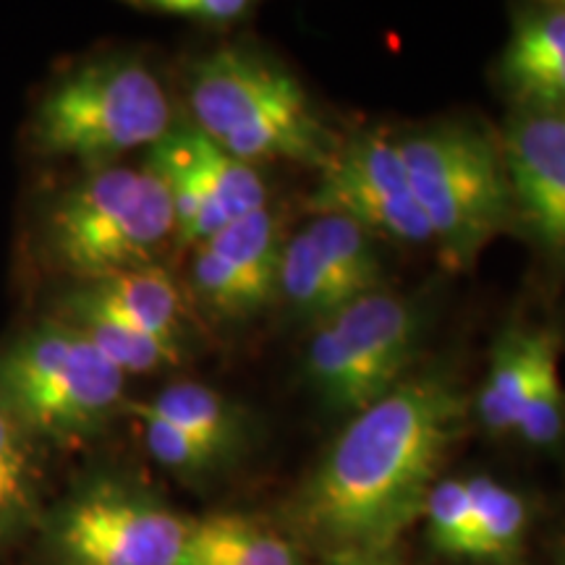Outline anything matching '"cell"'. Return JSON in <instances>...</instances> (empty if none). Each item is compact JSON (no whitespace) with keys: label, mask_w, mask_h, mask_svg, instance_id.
<instances>
[{"label":"cell","mask_w":565,"mask_h":565,"mask_svg":"<svg viewBox=\"0 0 565 565\" xmlns=\"http://www.w3.org/2000/svg\"><path fill=\"white\" fill-rule=\"evenodd\" d=\"M563 351L557 322H511L494 338L487 374L471 395V416L490 437H513L542 364Z\"/></svg>","instance_id":"14"},{"label":"cell","mask_w":565,"mask_h":565,"mask_svg":"<svg viewBox=\"0 0 565 565\" xmlns=\"http://www.w3.org/2000/svg\"><path fill=\"white\" fill-rule=\"evenodd\" d=\"M51 565H181L192 519L145 487L97 477L42 515Z\"/></svg>","instance_id":"8"},{"label":"cell","mask_w":565,"mask_h":565,"mask_svg":"<svg viewBox=\"0 0 565 565\" xmlns=\"http://www.w3.org/2000/svg\"><path fill=\"white\" fill-rule=\"evenodd\" d=\"M183 561L200 565H303L291 542L236 513L192 519Z\"/></svg>","instance_id":"19"},{"label":"cell","mask_w":565,"mask_h":565,"mask_svg":"<svg viewBox=\"0 0 565 565\" xmlns=\"http://www.w3.org/2000/svg\"><path fill=\"white\" fill-rule=\"evenodd\" d=\"M494 76L511 110L565 116V0L513 9Z\"/></svg>","instance_id":"13"},{"label":"cell","mask_w":565,"mask_h":565,"mask_svg":"<svg viewBox=\"0 0 565 565\" xmlns=\"http://www.w3.org/2000/svg\"><path fill=\"white\" fill-rule=\"evenodd\" d=\"M419 303L391 291H372L312 328L303 351V383L322 412H364L414 372L422 349Z\"/></svg>","instance_id":"7"},{"label":"cell","mask_w":565,"mask_h":565,"mask_svg":"<svg viewBox=\"0 0 565 565\" xmlns=\"http://www.w3.org/2000/svg\"><path fill=\"white\" fill-rule=\"evenodd\" d=\"M42 443L0 404V550L42 524Z\"/></svg>","instance_id":"18"},{"label":"cell","mask_w":565,"mask_h":565,"mask_svg":"<svg viewBox=\"0 0 565 565\" xmlns=\"http://www.w3.org/2000/svg\"><path fill=\"white\" fill-rule=\"evenodd\" d=\"M131 9L189 21L207 30H231L257 13L249 0H134Z\"/></svg>","instance_id":"25"},{"label":"cell","mask_w":565,"mask_h":565,"mask_svg":"<svg viewBox=\"0 0 565 565\" xmlns=\"http://www.w3.org/2000/svg\"><path fill=\"white\" fill-rule=\"evenodd\" d=\"M395 139L437 257L448 270H471L487 246L515 225L500 137L466 118H448Z\"/></svg>","instance_id":"3"},{"label":"cell","mask_w":565,"mask_h":565,"mask_svg":"<svg viewBox=\"0 0 565 565\" xmlns=\"http://www.w3.org/2000/svg\"><path fill=\"white\" fill-rule=\"evenodd\" d=\"M422 519H427V542L437 555L471 563L475 503L469 479H437L424 500Z\"/></svg>","instance_id":"23"},{"label":"cell","mask_w":565,"mask_h":565,"mask_svg":"<svg viewBox=\"0 0 565 565\" xmlns=\"http://www.w3.org/2000/svg\"><path fill=\"white\" fill-rule=\"evenodd\" d=\"M324 565H393L385 557H359V555H345V557H328Z\"/></svg>","instance_id":"26"},{"label":"cell","mask_w":565,"mask_h":565,"mask_svg":"<svg viewBox=\"0 0 565 565\" xmlns=\"http://www.w3.org/2000/svg\"><path fill=\"white\" fill-rule=\"evenodd\" d=\"M126 374L68 322L51 317L0 351V404L38 443L84 445L105 433Z\"/></svg>","instance_id":"5"},{"label":"cell","mask_w":565,"mask_h":565,"mask_svg":"<svg viewBox=\"0 0 565 565\" xmlns=\"http://www.w3.org/2000/svg\"><path fill=\"white\" fill-rule=\"evenodd\" d=\"M175 242L171 196L150 168L103 166L55 196L42 252L79 286L160 265Z\"/></svg>","instance_id":"4"},{"label":"cell","mask_w":565,"mask_h":565,"mask_svg":"<svg viewBox=\"0 0 565 565\" xmlns=\"http://www.w3.org/2000/svg\"><path fill=\"white\" fill-rule=\"evenodd\" d=\"M307 207L312 215L333 212L349 217L377 238L433 246L398 139L387 131H362L341 139L333 160L320 171Z\"/></svg>","instance_id":"10"},{"label":"cell","mask_w":565,"mask_h":565,"mask_svg":"<svg viewBox=\"0 0 565 565\" xmlns=\"http://www.w3.org/2000/svg\"><path fill=\"white\" fill-rule=\"evenodd\" d=\"M145 166L171 196L181 246L202 244L228 223L267 207V183L257 166L212 145L189 121H175L154 141Z\"/></svg>","instance_id":"9"},{"label":"cell","mask_w":565,"mask_h":565,"mask_svg":"<svg viewBox=\"0 0 565 565\" xmlns=\"http://www.w3.org/2000/svg\"><path fill=\"white\" fill-rule=\"evenodd\" d=\"M131 414L154 416L181 433L236 456L249 437V414L228 395L202 383H175L150 401L126 404Z\"/></svg>","instance_id":"16"},{"label":"cell","mask_w":565,"mask_h":565,"mask_svg":"<svg viewBox=\"0 0 565 565\" xmlns=\"http://www.w3.org/2000/svg\"><path fill=\"white\" fill-rule=\"evenodd\" d=\"M175 124L168 92L131 53L100 55L66 71L32 118V145L47 158L103 168L131 150H150Z\"/></svg>","instance_id":"6"},{"label":"cell","mask_w":565,"mask_h":565,"mask_svg":"<svg viewBox=\"0 0 565 565\" xmlns=\"http://www.w3.org/2000/svg\"><path fill=\"white\" fill-rule=\"evenodd\" d=\"M303 231L312 236L317 252L333 273L345 299L353 301L383 288L385 265L377 244L380 238L374 233L333 212L312 215Z\"/></svg>","instance_id":"20"},{"label":"cell","mask_w":565,"mask_h":565,"mask_svg":"<svg viewBox=\"0 0 565 565\" xmlns=\"http://www.w3.org/2000/svg\"><path fill=\"white\" fill-rule=\"evenodd\" d=\"M471 398L448 370L412 372L345 419L343 429L288 503L299 540L328 557H385L422 519Z\"/></svg>","instance_id":"1"},{"label":"cell","mask_w":565,"mask_h":565,"mask_svg":"<svg viewBox=\"0 0 565 565\" xmlns=\"http://www.w3.org/2000/svg\"><path fill=\"white\" fill-rule=\"evenodd\" d=\"M557 565H565V553L561 555V563H557Z\"/></svg>","instance_id":"27"},{"label":"cell","mask_w":565,"mask_h":565,"mask_svg":"<svg viewBox=\"0 0 565 565\" xmlns=\"http://www.w3.org/2000/svg\"><path fill=\"white\" fill-rule=\"evenodd\" d=\"M521 233L565 280V116L511 110L498 134Z\"/></svg>","instance_id":"11"},{"label":"cell","mask_w":565,"mask_h":565,"mask_svg":"<svg viewBox=\"0 0 565 565\" xmlns=\"http://www.w3.org/2000/svg\"><path fill=\"white\" fill-rule=\"evenodd\" d=\"M189 124L233 158L280 160L322 171L341 145L312 95L278 58L223 45L192 63Z\"/></svg>","instance_id":"2"},{"label":"cell","mask_w":565,"mask_h":565,"mask_svg":"<svg viewBox=\"0 0 565 565\" xmlns=\"http://www.w3.org/2000/svg\"><path fill=\"white\" fill-rule=\"evenodd\" d=\"M278 217L270 207L249 212L194 246L189 288L215 320L242 322L278 301L282 254Z\"/></svg>","instance_id":"12"},{"label":"cell","mask_w":565,"mask_h":565,"mask_svg":"<svg viewBox=\"0 0 565 565\" xmlns=\"http://www.w3.org/2000/svg\"><path fill=\"white\" fill-rule=\"evenodd\" d=\"M469 490L475 503L471 563L526 565L536 521L532 500L492 477H471Z\"/></svg>","instance_id":"17"},{"label":"cell","mask_w":565,"mask_h":565,"mask_svg":"<svg viewBox=\"0 0 565 565\" xmlns=\"http://www.w3.org/2000/svg\"><path fill=\"white\" fill-rule=\"evenodd\" d=\"M181 565H200V563H189V561H183Z\"/></svg>","instance_id":"28"},{"label":"cell","mask_w":565,"mask_h":565,"mask_svg":"<svg viewBox=\"0 0 565 565\" xmlns=\"http://www.w3.org/2000/svg\"><path fill=\"white\" fill-rule=\"evenodd\" d=\"M139 419L141 437H145V448L162 469H168L171 475L186 479V482H200L228 466L233 458L231 454L192 437L181 429L171 427V424L154 419V416H141L134 414Z\"/></svg>","instance_id":"24"},{"label":"cell","mask_w":565,"mask_h":565,"mask_svg":"<svg viewBox=\"0 0 565 565\" xmlns=\"http://www.w3.org/2000/svg\"><path fill=\"white\" fill-rule=\"evenodd\" d=\"M58 309L108 317L175 351L186 349V301L160 265L76 286L63 296Z\"/></svg>","instance_id":"15"},{"label":"cell","mask_w":565,"mask_h":565,"mask_svg":"<svg viewBox=\"0 0 565 565\" xmlns=\"http://www.w3.org/2000/svg\"><path fill=\"white\" fill-rule=\"evenodd\" d=\"M278 301L291 312L296 320L320 324L341 312L345 294L338 286L333 273L328 270L324 259L317 252L307 231L294 233L286 238L278 267Z\"/></svg>","instance_id":"21"},{"label":"cell","mask_w":565,"mask_h":565,"mask_svg":"<svg viewBox=\"0 0 565 565\" xmlns=\"http://www.w3.org/2000/svg\"><path fill=\"white\" fill-rule=\"evenodd\" d=\"M58 320L76 328L97 351L116 364L124 374H147L160 372L168 366L181 364L183 353L171 345L154 341L150 335H141L126 324L108 320V317L92 312H74V309H58Z\"/></svg>","instance_id":"22"}]
</instances>
